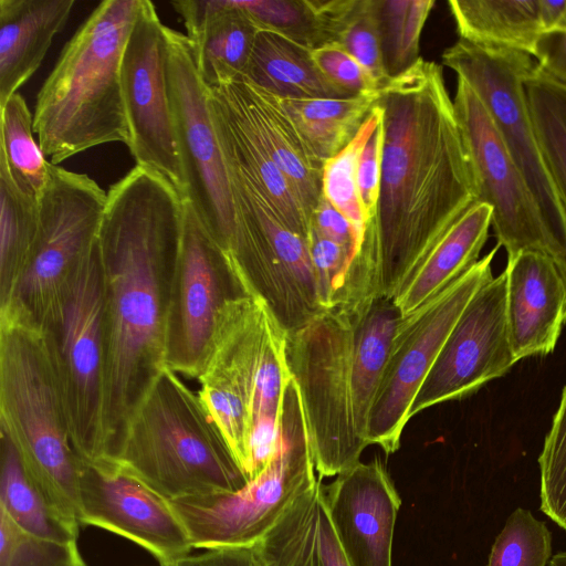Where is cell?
<instances>
[{"mask_svg":"<svg viewBox=\"0 0 566 566\" xmlns=\"http://www.w3.org/2000/svg\"><path fill=\"white\" fill-rule=\"evenodd\" d=\"M460 40L535 57L542 29L538 0H451Z\"/></svg>","mask_w":566,"mask_h":566,"instance_id":"f1b7e54d","label":"cell"},{"mask_svg":"<svg viewBox=\"0 0 566 566\" xmlns=\"http://www.w3.org/2000/svg\"><path fill=\"white\" fill-rule=\"evenodd\" d=\"M499 249L496 244L440 293L401 316L368 418V444L387 454L399 449L411 405L465 306L493 277Z\"/></svg>","mask_w":566,"mask_h":566,"instance_id":"4fadbf2b","label":"cell"},{"mask_svg":"<svg viewBox=\"0 0 566 566\" xmlns=\"http://www.w3.org/2000/svg\"><path fill=\"white\" fill-rule=\"evenodd\" d=\"M142 0H104L67 41L33 113L40 148L53 165L108 143L129 145L120 64Z\"/></svg>","mask_w":566,"mask_h":566,"instance_id":"3957f363","label":"cell"},{"mask_svg":"<svg viewBox=\"0 0 566 566\" xmlns=\"http://www.w3.org/2000/svg\"><path fill=\"white\" fill-rule=\"evenodd\" d=\"M552 535L544 522L517 507L496 536L488 566H548Z\"/></svg>","mask_w":566,"mask_h":566,"instance_id":"f35d334b","label":"cell"},{"mask_svg":"<svg viewBox=\"0 0 566 566\" xmlns=\"http://www.w3.org/2000/svg\"><path fill=\"white\" fill-rule=\"evenodd\" d=\"M98 238V237H97ZM104 292L97 240L75 271L46 336L77 454L105 459Z\"/></svg>","mask_w":566,"mask_h":566,"instance_id":"30bf717a","label":"cell"},{"mask_svg":"<svg viewBox=\"0 0 566 566\" xmlns=\"http://www.w3.org/2000/svg\"><path fill=\"white\" fill-rule=\"evenodd\" d=\"M163 566H178V565H177V562H176V563H170V564L163 565Z\"/></svg>","mask_w":566,"mask_h":566,"instance_id":"f907efd6","label":"cell"},{"mask_svg":"<svg viewBox=\"0 0 566 566\" xmlns=\"http://www.w3.org/2000/svg\"><path fill=\"white\" fill-rule=\"evenodd\" d=\"M382 120L363 148L357 168V186L368 224L374 219L380 189Z\"/></svg>","mask_w":566,"mask_h":566,"instance_id":"f6af8a7d","label":"cell"},{"mask_svg":"<svg viewBox=\"0 0 566 566\" xmlns=\"http://www.w3.org/2000/svg\"><path fill=\"white\" fill-rule=\"evenodd\" d=\"M178 566H264L253 546H235L206 549V552L186 556L177 562Z\"/></svg>","mask_w":566,"mask_h":566,"instance_id":"bcb514c9","label":"cell"},{"mask_svg":"<svg viewBox=\"0 0 566 566\" xmlns=\"http://www.w3.org/2000/svg\"><path fill=\"white\" fill-rule=\"evenodd\" d=\"M378 98L379 90L344 98L280 101L311 150L324 164L356 137Z\"/></svg>","mask_w":566,"mask_h":566,"instance_id":"1f68e13d","label":"cell"},{"mask_svg":"<svg viewBox=\"0 0 566 566\" xmlns=\"http://www.w3.org/2000/svg\"><path fill=\"white\" fill-rule=\"evenodd\" d=\"M0 511L22 530L64 543L77 541L80 527L67 522L25 471L10 438L0 431Z\"/></svg>","mask_w":566,"mask_h":566,"instance_id":"d6a6232c","label":"cell"},{"mask_svg":"<svg viewBox=\"0 0 566 566\" xmlns=\"http://www.w3.org/2000/svg\"><path fill=\"white\" fill-rule=\"evenodd\" d=\"M81 526L123 536L160 564L189 555L188 532L170 502L114 460L82 459L78 474Z\"/></svg>","mask_w":566,"mask_h":566,"instance_id":"d6986e66","label":"cell"},{"mask_svg":"<svg viewBox=\"0 0 566 566\" xmlns=\"http://www.w3.org/2000/svg\"><path fill=\"white\" fill-rule=\"evenodd\" d=\"M532 123L566 208V84L536 63L524 81Z\"/></svg>","mask_w":566,"mask_h":566,"instance_id":"e575fe53","label":"cell"},{"mask_svg":"<svg viewBox=\"0 0 566 566\" xmlns=\"http://www.w3.org/2000/svg\"><path fill=\"white\" fill-rule=\"evenodd\" d=\"M401 314L392 298H376L354 323L352 392L356 426L367 441V426ZM369 446V444H368Z\"/></svg>","mask_w":566,"mask_h":566,"instance_id":"f546056e","label":"cell"},{"mask_svg":"<svg viewBox=\"0 0 566 566\" xmlns=\"http://www.w3.org/2000/svg\"><path fill=\"white\" fill-rule=\"evenodd\" d=\"M0 160L17 187L38 200L50 171V161L33 138V114L18 92L0 106Z\"/></svg>","mask_w":566,"mask_h":566,"instance_id":"d590c367","label":"cell"},{"mask_svg":"<svg viewBox=\"0 0 566 566\" xmlns=\"http://www.w3.org/2000/svg\"><path fill=\"white\" fill-rule=\"evenodd\" d=\"M208 93L224 157L263 193L289 228L307 238L308 219L251 124L222 86L208 87Z\"/></svg>","mask_w":566,"mask_h":566,"instance_id":"cb8c5ba5","label":"cell"},{"mask_svg":"<svg viewBox=\"0 0 566 566\" xmlns=\"http://www.w3.org/2000/svg\"><path fill=\"white\" fill-rule=\"evenodd\" d=\"M317 480L300 391L290 376L275 452L266 469L237 492L169 502L184 523L192 548L253 546Z\"/></svg>","mask_w":566,"mask_h":566,"instance_id":"8992f818","label":"cell"},{"mask_svg":"<svg viewBox=\"0 0 566 566\" xmlns=\"http://www.w3.org/2000/svg\"><path fill=\"white\" fill-rule=\"evenodd\" d=\"M313 50L277 32L259 29L243 77L280 98H344L314 62Z\"/></svg>","mask_w":566,"mask_h":566,"instance_id":"83f0119b","label":"cell"},{"mask_svg":"<svg viewBox=\"0 0 566 566\" xmlns=\"http://www.w3.org/2000/svg\"><path fill=\"white\" fill-rule=\"evenodd\" d=\"M290 379L285 360V332L271 318L255 378L248 461L249 480L259 476L272 460L284 389Z\"/></svg>","mask_w":566,"mask_h":566,"instance_id":"4dcf8cb0","label":"cell"},{"mask_svg":"<svg viewBox=\"0 0 566 566\" xmlns=\"http://www.w3.org/2000/svg\"><path fill=\"white\" fill-rule=\"evenodd\" d=\"M0 431L52 506L81 527L82 458L72 442L53 356L43 329L10 310H0Z\"/></svg>","mask_w":566,"mask_h":566,"instance_id":"277c9868","label":"cell"},{"mask_svg":"<svg viewBox=\"0 0 566 566\" xmlns=\"http://www.w3.org/2000/svg\"><path fill=\"white\" fill-rule=\"evenodd\" d=\"M208 87L243 76L259 28L238 0H175Z\"/></svg>","mask_w":566,"mask_h":566,"instance_id":"603a6c76","label":"cell"},{"mask_svg":"<svg viewBox=\"0 0 566 566\" xmlns=\"http://www.w3.org/2000/svg\"><path fill=\"white\" fill-rule=\"evenodd\" d=\"M327 514L350 566H391L401 500L379 459L358 462L323 485Z\"/></svg>","mask_w":566,"mask_h":566,"instance_id":"ffe728a7","label":"cell"},{"mask_svg":"<svg viewBox=\"0 0 566 566\" xmlns=\"http://www.w3.org/2000/svg\"><path fill=\"white\" fill-rule=\"evenodd\" d=\"M337 44L368 71L379 87L387 82L374 0H357Z\"/></svg>","mask_w":566,"mask_h":566,"instance_id":"7bdbcfd3","label":"cell"},{"mask_svg":"<svg viewBox=\"0 0 566 566\" xmlns=\"http://www.w3.org/2000/svg\"><path fill=\"white\" fill-rule=\"evenodd\" d=\"M433 0H374L382 65L397 76L420 59V36Z\"/></svg>","mask_w":566,"mask_h":566,"instance_id":"8d00e7d4","label":"cell"},{"mask_svg":"<svg viewBox=\"0 0 566 566\" xmlns=\"http://www.w3.org/2000/svg\"><path fill=\"white\" fill-rule=\"evenodd\" d=\"M253 547L264 566H350L327 514L321 478Z\"/></svg>","mask_w":566,"mask_h":566,"instance_id":"484cf974","label":"cell"},{"mask_svg":"<svg viewBox=\"0 0 566 566\" xmlns=\"http://www.w3.org/2000/svg\"><path fill=\"white\" fill-rule=\"evenodd\" d=\"M314 62L322 73L349 95L379 90L378 83L339 44H327L313 50Z\"/></svg>","mask_w":566,"mask_h":566,"instance_id":"ee69618b","label":"cell"},{"mask_svg":"<svg viewBox=\"0 0 566 566\" xmlns=\"http://www.w3.org/2000/svg\"><path fill=\"white\" fill-rule=\"evenodd\" d=\"M0 566H86L76 542L35 536L0 511Z\"/></svg>","mask_w":566,"mask_h":566,"instance_id":"60d3db41","label":"cell"},{"mask_svg":"<svg viewBox=\"0 0 566 566\" xmlns=\"http://www.w3.org/2000/svg\"><path fill=\"white\" fill-rule=\"evenodd\" d=\"M106 200L107 192L86 174L50 164L38 198L40 228L31 256L0 310H11L40 327L48 324L97 240Z\"/></svg>","mask_w":566,"mask_h":566,"instance_id":"8fae6325","label":"cell"},{"mask_svg":"<svg viewBox=\"0 0 566 566\" xmlns=\"http://www.w3.org/2000/svg\"><path fill=\"white\" fill-rule=\"evenodd\" d=\"M541 510L566 530V386L538 458Z\"/></svg>","mask_w":566,"mask_h":566,"instance_id":"b9f144b4","label":"cell"},{"mask_svg":"<svg viewBox=\"0 0 566 566\" xmlns=\"http://www.w3.org/2000/svg\"><path fill=\"white\" fill-rule=\"evenodd\" d=\"M39 228L38 200L17 187L0 160V302L11 294L27 266Z\"/></svg>","mask_w":566,"mask_h":566,"instance_id":"836d02e7","label":"cell"},{"mask_svg":"<svg viewBox=\"0 0 566 566\" xmlns=\"http://www.w3.org/2000/svg\"><path fill=\"white\" fill-rule=\"evenodd\" d=\"M74 4V0H0V106L38 71Z\"/></svg>","mask_w":566,"mask_h":566,"instance_id":"d4e9b609","label":"cell"},{"mask_svg":"<svg viewBox=\"0 0 566 566\" xmlns=\"http://www.w3.org/2000/svg\"><path fill=\"white\" fill-rule=\"evenodd\" d=\"M249 295L253 293L233 260L184 199L166 326V367L197 379L223 314Z\"/></svg>","mask_w":566,"mask_h":566,"instance_id":"7c38bea8","label":"cell"},{"mask_svg":"<svg viewBox=\"0 0 566 566\" xmlns=\"http://www.w3.org/2000/svg\"><path fill=\"white\" fill-rule=\"evenodd\" d=\"M220 86L255 130L310 222L322 196L323 163L311 150L277 96L243 76Z\"/></svg>","mask_w":566,"mask_h":566,"instance_id":"7402d4cb","label":"cell"},{"mask_svg":"<svg viewBox=\"0 0 566 566\" xmlns=\"http://www.w3.org/2000/svg\"><path fill=\"white\" fill-rule=\"evenodd\" d=\"M442 63L467 81L489 109L546 229L552 260L566 279V208L537 139L524 81L536 60L524 52L457 41Z\"/></svg>","mask_w":566,"mask_h":566,"instance_id":"ba28073f","label":"cell"},{"mask_svg":"<svg viewBox=\"0 0 566 566\" xmlns=\"http://www.w3.org/2000/svg\"><path fill=\"white\" fill-rule=\"evenodd\" d=\"M227 160L237 210L230 258L276 324L290 333L325 313L306 237L289 228L263 193Z\"/></svg>","mask_w":566,"mask_h":566,"instance_id":"9c48e42d","label":"cell"},{"mask_svg":"<svg viewBox=\"0 0 566 566\" xmlns=\"http://www.w3.org/2000/svg\"><path fill=\"white\" fill-rule=\"evenodd\" d=\"M184 198L136 165L107 191L97 244L104 292L105 459L117 460L128 424L166 367L171 280Z\"/></svg>","mask_w":566,"mask_h":566,"instance_id":"6da1fadb","label":"cell"},{"mask_svg":"<svg viewBox=\"0 0 566 566\" xmlns=\"http://www.w3.org/2000/svg\"><path fill=\"white\" fill-rule=\"evenodd\" d=\"M380 189L365 245L379 262L381 295L406 276L478 201L469 151L442 67L422 57L379 88Z\"/></svg>","mask_w":566,"mask_h":566,"instance_id":"7a4b0ae2","label":"cell"},{"mask_svg":"<svg viewBox=\"0 0 566 566\" xmlns=\"http://www.w3.org/2000/svg\"><path fill=\"white\" fill-rule=\"evenodd\" d=\"M534 59L552 77L566 84V35L543 34Z\"/></svg>","mask_w":566,"mask_h":566,"instance_id":"7dc6e473","label":"cell"},{"mask_svg":"<svg viewBox=\"0 0 566 566\" xmlns=\"http://www.w3.org/2000/svg\"><path fill=\"white\" fill-rule=\"evenodd\" d=\"M548 566H566V552H560L554 555L551 558Z\"/></svg>","mask_w":566,"mask_h":566,"instance_id":"681fc988","label":"cell"},{"mask_svg":"<svg viewBox=\"0 0 566 566\" xmlns=\"http://www.w3.org/2000/svg\"><path fill=\"white\" fill-rule=\"evenodd\" d=\"M504 272L516 359L551 354L566 323V279L551 258L534 251L507 258Z\"/></svg>","mask_w":566,"mask_h":566,"instance_id":"44dd1931","label":"cell"},{"mask_svg":"<svg viewBox=\"0 0 566 566\" xmlns=\"http://www.w3.org/2000/svg\"><path fill=\"white\" fill-rule=\"evenodd\" d=\"M167 80L185 196L203 226L230 255L237 210L224 154L213 124L208 86L187 35L167 27Z\"/></svg>","mask_w":566,"mask_h":566,"instance_id":"5bb4252c","label":"cell"},{"mask_svg":"<svg viewBox=\"0 0 566 566\" xmlns=\"http://www.w3.org/2000/svg\"><path fill=\"white\" fill-rule=\"evenodd\" d=\"M517 361L509 331L503 271L488 281L465 306L422 382L409 418L432 406L472 395L504 376Z\"/></svg>","mask_w":566,"mask_h":566,"instance_id":"e0dca14e","label":"cell"},{"mask_svg":"<svg viewBox=\"0 0 566 566\" xmlns=\"http://www.w3.org/2000/svg\"><path fill=\"white\" fill-rule=\"evenodd\" d=\"M259 29L283 34L311 49L327 44L312 0L238 1Z\"/></svg>","mask_w":566,"mask_h":566,"instance_id":"ab89813d","label":"cell"},{"mask_svg":"<svg viewBox=\"0 0 566 566\" xmlns=\"http://www.w3.org/2000/svg\"><path fill=\"white\" fill-rule=\"evenodd\" d=\"M455 115L469 151L478 201L492 208L491 228L507 258L525 251L552 259L551 242L537 207L485 104L458 77Z\"/></svg>","mask_w":566,"mask_h":566,"instance_id":"2e32d148","label":"cell"},{"mask_svg":"<svg viewBox=\"0 0 566 566\" xmlns=\"http://www.w3.org/2000/svg\"><path fill=\"white\" fill-rule=\"evenodd\" d=\"M353 340L354 322L333 312L285 333L286 366L300 391L319 478L355 465L368 446L354 416Z\"/></svg>","mask_w":566,"mask_h":566,"instance_id":"52a82bcc","label":"cell"},{"mask_svg":"<svg viewBox=\"0 0 566 566\" xmlns=\"http://www.w3.org/2000/svg\"><path fill=\"white\" fill-rule=\"evenodd\" d=\"M381 120L382 111L376 105L356 137L339 154L324 161L322 171V195L347 218L365 242L368 222L359 199L357 168L364 146Z\"/></svg>","mask_w":566,"mask_h":566,"instance_id":"74e56055","label":"cell"},{"mask_svg":"<svg viewBox=\"0 0 566 566\" xmlns=\"http://www.w3.org/2000/svg\"><path fill=\"white\" fill-rule=\"evenodd\" d=\"M116 461L168 501L250 482L198 392L169 368L129 419Z\"/></svg>","mask_w":566,"mask_h":566,"instance_id":"5b68a950","label":"cell"},{"mask_svg":"<svg viewBox=\"0 0 566 566\" xmlns=\"http://www.w3.org/2000/svg\"><path fill=\"white\" fill-rule=\"evenodd\" d=\"M538 12L543 34L566 35V0H538Z\"/></svg>","mask_w":566,"mask_h":566,"instance_id":"c3c4849f","label":"cell"},{"mask_svg":"<svg viewBox=\"0 0 566 566\" xmlns=\"http://www.w3.org/2000/svg\"><path fill=\"white\" fill-rule=\"evenodd\" d=\"M491 221L492 208L475 202L450 227L392 297L401 316L440 293L479 260Z\"/></svg>","mask_w":566,"mask_h":566,"instance_id":"4316f807","label":"cell"},{"mask_svg":"<svg viewBox=\"0 0 566 566\" xmlns=\"http://www.w3.org/2000/svg\"><path fill=\"white\" fill-rule=\"evenodd\" d=\"M149 0H142L120 64L129 128L127 146L136 165L166 178L184 198L185 184L168 91V39Z\"/></svg>","mask_w":566,"mask_h":566,"instance_id":"9a60e30c","label":"cell"},{"mask_svg":"<svg viewBox=\"0 0 566 566\" xmlns=\"http://www.w3.org/2000/svg\"><path fill=\"white\" fill-rule=\"evenodd\" d=\"M272 316L255 296L229 306L197 378L198 395L244 470L255 378ZM245 472V471H244Z\"/></svg>","mask_w":566,"mask_h":566,"instance_id":"ac0fdd59","label":"cell"}]
</instances>
